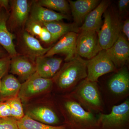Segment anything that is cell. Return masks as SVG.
Instances as JSON below:
<instances>
[{
    "mask_svg": "<svg viewBox=\"0 0 129 129\" xmlns=\"http://www.w3.org/2000/svg\"><path fill=\"white\" fill-rule=\"evenodd\" d=\"M110 1L103 0L94 9L89 13L82 25L79 28L81 30L99 32L102 24V16L108 9Z\"/></svg>",
    "mask_w": 129,
    "mask_h": 129,
    "instance_id": "13",
    "label": "cell"
},
{
    "mask_svg": "<svg viewBox=\"0 0 129 129\" xmlns=\"http://www.w3.org/2000/svg\"><path fill=\"white\" fill-rule=\"evenodd\" d=\"M11 117V110L7 102L0 101V118Z\"/></svg>",
    "mask_w": 129,
    "mask_h": 129,
    "instance_id": "29",
    "label": "cell"
},
{
    "mask_svg": "<svg viewBox=\"0 0 129 129\" xmlns=\"http://www.w3.org/2000/svg\"><path fill=\"white\" fill-rule=\"evenodd\" d=\"M62 60L60 58L44 56L36 58V72L40 76L47 79L54 77L61 68Z\"/></svg>",
    "mask_w": 129,
    "mask_h": 129,
    "instance_id": "14",
    "label": "cell"
},
{
    "mask_svg": "<svg viewBox=\"0 0 129 129\" xmlns=\"http://www.w3.org/2000/svg\"><path fill=\"white\" fill-rule=\"evenodd\" d=\"M40 39L46 43L52 42L51 35L49 31L44 26H42V29L40 34L39 36Z\"/></svg>",
    "mask_w": 129,
    "mask_h": 129,
    "instance_id": "30",
    "label": "cell"
},
{
    "mask_svg": "<svg viewBox=\"0 0 129 129\" xmlns=\"http://www.w3.org/2000/svg\"><path fill=\"white\" fill-rule=\"evenodd\" d=\"M42 25L37 22L28 20L27 24V29L28 32L33 35L39 36L42 29Z\"/></svg>",
    "mask_w": 129,
    "mask_h": 129,
    "instance_id": "27",
    "label": "cell"
},
{
    "mask_svg": "<svg viewBox=\"0 0 129 129\" xmlns=\"http://www.w3.org/2000/svg\"><path fill=\"white\" fill-rule=\"evenodd\" d=\"M78 33L70 32L61 37L53 46L44 56L47 57H52L57 54H64L66 62L72 60L77 55L76 42Z\"/></svg>",
    "mask_w": 129,
    "mask_h": 129,
    "instance_id": "9",
    "label": "cell"
},
{
    "mask_svg": "<svg viewBox=\"0 0 129 129\" xmlns=\"http://www.w3.org/2000/svg\"><path fill=\"white\" fill-rule=\"evenodd\" d=\"M22 37L26 49L32 56L36 58L43 56L51 47L44 48L37 39L28 32H24Z\"/></svg>",
    "mask_w": 129,
    "mask_h": 129,
    "instance_id": "22",
    "label": "cell"
},
{
    "mask_svg": "<svg viewBox=\"0 0 129 129\" xmlns=\"http://www.w3.org/2000/svg\"><path fill=\"white\" fill-rule=\"evenodd\" d=\"M129 0H119L118 2V7L120 12L124 11L128 6Z\"/></svg>",
    "mask_w": 129,
    "mask_h": 129,
    "instance_id": "32",
    "label": "cell"
},
{
    "mask_svg": "<svg viewBox=\"0 0 129 129\" xmlns=\"http://www.w3.org/2000/svg\"><path fill=\"white\" fill-rule=\"evenodd\" d=\"M5 8L0 7V45L11 56H16L17 55L13 40L14 36L9 32L7 26V21L8 15Z\"/></svg>",
    "mask_w": 129,
    "mask_h": 129,
    "instance_id": "15",
    "label": "cell"
},
{
    "mask_svg": "<svg viewBox=\"0 0 129 129\" xmlns=\"http://www.w3.org/2000/svg\"><path fill=\"white\" fill-rule=\"evenodd\" d=\"M103 16L104 21L98 35L100 46L106 50L112 46L118 39L122 26L119 17L113 11L107 9Z\"/></svg>",
    "mask_w": 129,
    "mask_h": 129,
    "instance_id": "4",
    "label": "cell"
},
{
    "mask_svg": "<svg viewBox=\"0 0 129 129\" xmlns=\"http://www.w3.org/2000/svg\"><path fill=\"white\" fill-rule=\"evenodd\" d=\"M97 119L98 125L104 129H117L124 126L129 122L128 99L113 107L110 113H99Z\"/></svg>",
    "mask_w": 129,
    "mask_h": 129,
    "instance_id": "5",
    "label": "cell"
},
{
    "mask_svg": "<svg viewBox=\"0 0 129 129\" xmlns=\"http://www.w3.org/2000/svg\"><path fill=\"white\" fill-rule=\"evenodd\" d=\"M10 67L12 73L24 80H27L36 72L35 63L25 57H14L11 61Z\"/></svg>",
    "mask_w": 129,
    "mask_h": 129,
    "instance_id": "17",
    "label": "cell"
},
{
    "mask_svg": "<svg viewBox=\"0 0 129 129\" xmlns=\"http://www.w3.org/2000/svg\"><path fill=\"white\" fill-rule=\"evenodd\" d=\"M9 104L11 110V117L19 120L24 117L21 99L18 96L12 98L6 101Z\"/></svg>",
    "mask_w": 129,
    "mask_h": 129,
    "instance_id": "25",
    "label": "cell"
},
{
    "mask_svg": "<svg viewBox=\"0 0 129 129\" xmlns=\"http://www.w3.org/2000/svg\"><path fill=\"white\" fill-rule=\"evenodd\" d=\"M11 62L9 57H5L0 58V79L7 73L10 66Z\"/></svg>",
    "mask_w": 129,
    "mask_h": 129,
    "instance_id": "28",
    "label": "cell"
},
{
    "mask_svg": "<svg viewBox=\"0 0 129 129\" xmlns=\"http://www.w3.org/2000/svg\"><path fill=\"white\" fill-rule=\"evenodd\" d=\"M1 79H0V88H1Z\"/></svg>",
    "mask_w": 129,
    "mask_h": 129,
    "instance_id": "35",
    "label": "cell"
},
{
    "mask_svg": "<svg viewBox=\"0 0 129 129\" xmlns=\"http://www.w3.org/2000/svg\"><path fill=\"white\" fill-rule=\"evenodd\" d=\"M26 115L34 120L45 124L52 125L59 122V118L54 111L45 106L31 109L27 111Z\"/></svg>",
    "mask_w": 129,
    "mask_h": 129,
    "instance_id": "18",
    "label": "cell"
},
{
    "mask_svg": "<svg viewBox=\"0 0 129 129\" xmlns=\"http://www.w3.org/2000/svg\"><path fill=\"white\" fill-rule=\"evenodd\" d=\"M42 25L50 33L52 38V42L56 41L69 32L78 33L80 32L79 27L74 23L68 24L60 21H52L44 23Z\"/></svg>",
    "mask_w": 129,
    "mask_h": 129,
    "instance_id": "19",
    "label": "cell"
},
{
    "mask_svg": "<svg viewBox=\"0 0 129 129\" xmlns=\"http://www.w3.org/2000/svg\"><path fill=\"white\" fill-rule=\"evenodd\" d=\"M73 18L74 23L80 27L86 18L100 3L99 0H77L68 1Z\"/></svg>",
    "mask_w": 129,
    "mask_h": 129,
    "instance_id": "11",
    "label": "cell"
},
{
    "mask_svg": "<svg viewBox=\"0 0 129 129\" xmlns=\"http://www.w3.org/2000/svg\"><path fill=\"white\" fill-rule=\"evenodd\" d=\"M29 20L37 22L42 25L45 22L52 21H60L68 18L66 14L58 13L37 3L34 4L31 9Z\"/></svg>",
    "mask_w": 129,
    "mask_h": 129,
    "instance_id": "16",
    "label": "cell"
},
{
    "mask_svg": "<svg viewBox=\"0 0 129 129\" xmlns=\"http://www.w3.org/2000/svg\"><path fill=\"white\" fill-rule=\"evenodd\" d=\"M37 4L51 10L60 12L62 14L67 13L70 10L68 1L65 0H41Z\"/></svg>",
    "mask_w": 129,
    "mask_h": 129,
    "instance_id": "24",
    "label": "cell"
},
{
    "mask_svg": "<svg viewBox=\"0 0 129 129\" xmlns=\"http://www.w3.org/2000/svg\"><path fill=\"white\" fill-rule=\"evenodd\" d=\"M53 82L51 79L42 78L35 72L21 84L18 96L23 100L30 99L50 89Z\"/></svg>",
    "mask_w": 129,
    "mask_h": 129,
    "instance_id": "8",
    "label": "cell"
},
{
    "mask_svg": "<svg viewBox=\"0 0 129 129\" xmlns=\"http://www.w3.org/2000/svg\"><path fill=\"white\" fill-rule=\"evenodd\" d=\"M87 76L86 79L96 82L101 76L117 71L112 62L105 50H102L89 60H86Z\"/></svg>",
    "mask_w": 129,
    "mask_h": 129,
    "instance_id": "6",
    "label": "cell"
},
{
    "mask_svg": "<svg viewBox=\"0 0 129 129\" xmlns=\"http://www.w3.org/2000/svg\"><path fill=\"white\" fill-rule=\"evenodd\" d=\"M109 90L115 96H125L128 94L129 73L128 69L124 67L117 71L109 80Z\"/></svg>",
    "mask_w": 129,
    "mask_h": 129,
    "instance_id": "12",
    "label": "cell"
},
{
    "mask_svg": "<svg viewBox=\"0 0 129 129\" xmlns=\"http://www.w3.org/2000/svg\"><path fill=\"white\" fill-rule=\"evenodd\" d=\"M21 86V83L13 75L10 74L5 76L1 83L0 101L5 102L18 96Z\"/></svg>",
    "mask_w": 129,
    "mask_h": 129,
    "instance_id": "20",
    "label": "cell"
},
{
    "mask_svg": "<svg viewBox=\"0 0 129 129\" xmlns=\"http://www.w3.org/2000/svg\"><path fill=\"white\" fill-rule=\"evenodd\" d=\"M128 42L121 32L112 46L106 50V53L117 69L124 67L128 61Z\"/></svg>",
    "mask_w": 129,
    "mask_h": 129,
    "instance_id": "10",
    "label": "cell"
},
{
    "mask_svg": "<svg viewBox=\"0 0 129 129\" xmlns=\"http://www.w3.org/2000/svg\"><path fill=\"white\" fill-rule=\"evenodd\" d=\"M73 99L91 111L102 110L103 104L96 82L86 79L81 81L72 93Z\"/></svg>",
    "mask_w": 129,
    "mask_h": 129,
    "instance_id": "2",
    "label": "cell"
},
{
    "mask_svg": "<svg viewBox=\"0 0 129 129\" xmlns=\"http://www.w3.org/2000/svg\"><path fill=\"white\" fill-rule=\"evenodd\" d=\"M122 31L124 35L125 36L127 40H129V20L127 19L124 22L122 27Z\"/></svg>",
    "mask_w": 129,
    "mask_h": 129,
    "instance_id": "31",
    "label": "cell"
},
{
    "mask_svg": "<svg viewBox=\"0 0 129 129\" xmlns=\"http://www.w3.org/2000/svg\"><path fill=\"white\" fill-rule=\"evenodd\" d=\"M63 107L69 124L76 129H91L97 126V119L91 112L83 108L74 99L64 102Z\"/></svg>",
    "mask_w": 129,
    "mask_h": 129,
    "instance_id": "3",
    "label": "cell"
},
{
    "mask_svg": "<svg viewBox=\"0 0 129 129\" xmlns=\"http://www.w3.org/2000/svg\"><path fill=\"white\" fill-rule=\"evenodd\" d=\"M86 60L78 55L66 62L54 77L58 87L62 90L73 88L87 78Z\"/></svg>",
    "mask_w": 129,
    "mask_h": 129,
    "instance_id": "1",
    "label": "cell"
},
{
    "mask_svg": "<svg viewBox=\"0 0 129 129\" xmlns=\"http://www.w3.org/2000/svg\"><path fill=\"white\" fill-rule=\"evenodd\" d=\"M2 55V52L1 50V49H0V57Z\"/></svg>",
    "mask_w": 129,
    "mask_h": 129,
    "instance_id": "34",
    "label": "cell"
},
{
    "mask_svg": "<svg viewBox=\"0 0 129 129\" xmlns=\"http://www.w3.org/2000/svg\"><path fill=\"white\" fill-rule=\"evenodd\" d=\"M12 17L16 23L22 25L27 21L30 11V5L27 0H15L11 4Z\"/></svg>",
    "mask_w": 129,
    "mask_h": 129,
    "instance_id": "21",
    "label": "cell"
},
{
    "mask_svg": "<svg viewBox=\"0 0 129 129\" xmlns=\"http://www.w3.org/2000/svg\"><path fill=\"white\" fill-rule=\"evenodd\" d=\"M80 32L76 40V54L89 60L103 50L99 44L97 32L87 30Z\"/></svg>",
    "mask_w": 129,
    "mask_h": 129,
    "instance_id": "7",
    "label": "cell"
},
{
    "mask_svg": "<svg viewBox=\"0 0 129 129\" xmlns=\"http://www.w3.org/2000/svg\"><path fill=\"white\" fill-rule=\"evenodd\" d=\"M9 1L6 0H0V7L5 8L6 9H7L8 6V5Z\"/></svg>",
    "mask_w": 129,
    "mask_h": 129,
    "instance_id": "33",
    "label": "cell"
},
{
    "mask_svg": "<svg viewBox=\"0 0 129 129\" xmlns=\"http://www.w3.org/2000/svg\"><path fill=\"white\" fill-rule=\"evenodd\" d=\"M17 121L12 117L0 118V129H19Z\"/></svg>",
    "mask_w": 129,
    "mask_h": 129,
    "instance_id": "26",
    "label": "cell"
},
{
    "mask_svg": "<svg viewBox=\"0 0 129 129\" xmlns=\"http://www.w3.org/2000/svg\"><path fill=\"white\" fill-rule=\"evenodd\" d=\"M19 129H67L64 125L53 126L34 120L27 115L17 121Z\"/></svg>",
    "mask_w": 129,
    "mask_h": 129,
    "instance_id": "23",
    "label": "cell"
}]
</instances>
